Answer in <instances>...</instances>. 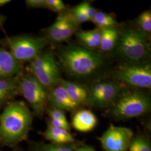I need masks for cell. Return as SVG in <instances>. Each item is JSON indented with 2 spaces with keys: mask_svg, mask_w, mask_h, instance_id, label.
Returning <instances> with one entry per match:
<instances>
[{
  "mask_svg": "<svg viewBox=\"0 0 151 151\" xmlns=\"http://www.w3.org/2000/svg\"><path fill=\"white\" fill-rule=\"evenodd\" d=\"M32 122V114L25 103H10L0 116V142L14 146L26 139Z\"/></svg>",
  "mask_w": 151,
  "mask_h": 151,
  "instance_id": "obj_1",
  "label": "cell"
},
{
  "mask_svg": "<svg viewBox=\"0 0 151 151\" xmlns=\"http://www.w3.org/2000/svg\"><path fill=\"white\" fill-rule=\"evenodd\" d=\"M60 58L67 73L77 78L96 74L106 62L101 53L77 45H69L61 49Z\"/></svg>",
  "mask_w": 151,
  "mask_h": 151,
  "instance_id": "obj_2",
  "label": "cell"
},
{
  "mask_svg": "<svg viewBox=\"0 0 151 151\" xmlns=\"http://www.w3.org/2000/svg\"><path fill=\"white\" fill-rule=\"evenodd\" d=\"M109 108V115L114 119H131L150 111L151 97L148 93L137 88H122Z\"/></svg>",
  "mask_w": 151,
  "mask_h": 151,
  "instance_id": "obj_3",
  "label": "cell"
},
{
  "mask_svg": "<svg viewBox=\"0 0 151 151\" xmlns=\"http://www.w3.org/2000/svg\"><path fill=\"white\" fill-rule=\"evenodd\" d=\"M149 37L139 29L124 27L119 30L115 53L127 63L143 62L150 56Z\"/></svg>",
  "mask_w": 151,
  "mask_h": 151,
  "instance_id": "obj_4",
  "label": "cell"
},
{
  "mask_svg": "<svg viewBox=\"0 0 151 151\" xmlns=\"http://www.w3.org/2000/svg\"><path fill=\"white\" fill-rule=\"evenodd\" d=\"M29 69L45 88L53 87L61 80L60 67L50 50L40 52L32 60Z\"/></svg>",
  "mask_w": 151,
  "mask_h": 151,
  "instance_id": "obj_5",
  "label": "cell"
},
{
  "mask_svg": "<svg viewBox=\"0 0 151 151\" xmlns=\"http://www.w3.org/2000/svg\"><path fill=\"white\" fill-rule=\"evenodd\" d=\"M19 91L29 104L34 114L38 116H43L48 103L47 88L34 77L27 75L19 80Z\"/></svg>",
  "mask_w": 151,
  "mask_h": 151,
  "instance_id": "obj_6",
  "label": "cell"
},
{
  "mask_svg": "<svg viewBox=\"0 0 151 151\" xmlns=\"http://www.w3.org/2000/svg\"><path fill=\"white\" fill-rule=\"evenodd\" d=\"M48 42L47 38L30 37H19L9 39L7 41L9 52L20 63L34 59Z\"/></svg>",
  "mask_w": 151,
  "mask_h": 151,
  "instance_id": "obj_7",
  "label": "cell"
},
{
  "mask_svg": "<svg viewBox=\"0 0 151 151\" xmlns=\"http://www.w3.org/2000/svg\"><path fill=\"white\" fill-rule=\"evenodd\" d=\"M115 77L132 86L151 88V65L145 62L120 65L115 70Z\"/></svg>",
  "mask_w": 151,
  "mask_h": 151,
  "instance_id": "obj_8",
  "label": "cell"
},
{
  "mask_svg": "<svg viewBox=\"0 0 151 151\" xmlns=\"http://www.w3.org/2000/svg\"><path fill=\"white\" fill-rule=\"evenodd\" d=\"M133 137L129 128L110 124L99 140L104 151H128Z\"/></svg>",
  "mask_w": 151,
  "mask_h": 151,
  "instance_id": "obj_9",
  "label": "cell"
},
{
  "mask_svg": "<svg viewBox=\"0 0 151 151\" xmlns=\"http://www.w3.org/2000/svg\"><path fill=\"white\" fill-rule=\"evenodd\" d=\"M77 25L70 12H62L47 29V35L55 43L67 41L77 32Z\"/></svg>",
  "mask_w": 151,
  "mask_h": 151,
  "instance_id": "obj_10",
  "label": "cell"
},
{
  "mask_svg": "<svg viewBox=\"0 0 151 151\" xmlns=\"http://www.w3.org/2000/svg\"><path fill=\"white\" fill-rule=\"evenodd\" d=\"M122 87L116 82H104L103 90L96 96L87 101V104L95 108L109 107L118 96Z\"/></svg>",
  "mask_w": 151,
  "mask_h": 151,
  "instance_id": "obj_11",
  "label": "cell"
},
{
  "mask_svg": "<svg viewBox=\"0 0 151 151\" xmlns=\"http://www.w3.org/2000/svg\"><path fill=\"white\" fill-rule=\"evenodd\" d=\"M48 101L52 107L72 111L78 108L68 97L64 87L59 82L48 93Z\"/></svg>",
  "mask_w": 151,
  "mask_h": 151,
  "instance_id": "obj_12",
  "label": "cell"
},
{
  "mask_svg": "<svg viewBox=\"0 0 151 151\" xmlns=\"http://www.w3.org/2000/svg\"><path fill=\"white\" fill-rule=\"evenodd\" d=\"M22 70V64L14 58L11 53L0 47V79L14 78Z\"/></svg>",
  "mask_w": 151,
  "mask_h": 151,
  "instance_id": "obj_13",
  "label": "cell"
},
{
  "mask_svg": "<svg viewBox=\"0 0 151 151\" xmlns=\"http://www.w3.org/2000/svg\"><path fill=\"white\" fill-rule=\"evenodd\" d=\"M97 123V118L91 111L82 109L74 115L72 120V125L75 129L78 131L87 132L93 129Z\"/></svg>",
  "mask_w": 151,
  "mask_h": 151,
  "instance_id": "obj_14",
  "label": "cell"
},
{
  "mask_svg": "<svg viewBox=\"0 0 151 151\" xmlns=\"http://www.w3.org/2000/svg\"><path fill=\"white\" fill-rule=\"evenodd\" d=\"M60 83L64 87L68 97L78 107L87 104L88 91L86 88L78 83L61 80Z\"/></svg>",
  "mask_w": 151,
  "mask_h": 151,
  "instance_id": "obj_15",
  "label": "cell"
},
{
  "mask_svg": "<svg viewBox=\"0 0 151 151\" xmlns=\"http://www.w3.org/2000/svg\"><path fill=\"white\" fill-rule=\"evenodd\" d=\"M45 139L55 144H68L76 142L75 138L68 130L57 128L47 123V127L43 133Z\"/></svg>",
  "mask_w": 151,
  "mask_h": 151,
  "instance_id": "obj_16",
  "label": "cell"
},
{
  "mask_svg": "<svg viewBox=\"0 0 151 151\" xmlns=\"http://www.w3.org/2000/svg\"><path fill=\"white\" fill-rule=\"evenodd\" d=\"M77 143L55 144L43 142H31L26 151H75L78 146Z\"/></svg>",
  "mask_w": 151,
  "mask_h": 151,
  "instance_id": "obj_17",
  "label": "cell"
},
{
  "mask_svg": "<svg viewBox=\"0 0 151 151\" xmlns=\"http://www.w3.org/2000/svg\"><path fill=\"white\" fill-rule=\"evenodd\" d=\"M19 91V80L14 78L0 79V105Z\"/></svg>",
  "mask_w": 151,
  "mask_h": 151,
  "instance_id": "obj_18",
  "label": "cell"
},
{
  "mask_svg": "<svg viewBox=\"0 0 151 151\" xmlns=\"http://www.w3.org/2000/svg\"><path fill=\"white\" fill-rule=\"evenodd\" d=\"M101 35L99 48L104 52H108L115 48L117 43L119 30L115 27L101 29Z\"/></svg>",
  "mask_w": 151,
  "mask_h": 151,
  "instance_id": "obj_19",
  "label": "cell"
},
{
  "mask_svg": "<svg viewBox=\"0 0 151 151\" xmlns=\"http://www.w3.org/2000/svg\"><path fill=\"white\" fill-rule=\"evenodd\" d=\"M76 34L85 47L92 50L99 48L101 35V29H96L89 31H80Z\"/></svg>",
  "mask_w": 151,
  "mask_h": 151,
  "instance_id": "obj_20",
  "label": "cell"
},
{
  "mask_svg": "<svg viewBox=\"0 0 151 151\" xmlns=\"http://www.w3.org/2000/svg\"><path fill=\"white\" fill-rule=\"evenodd\" d=\"M128 151H151V140L146 135L139 134L133 137Z\"/></svg>",
  "mask_w": 151,
  "mask_h": 151,
  "instance_id": "obj_21",
  "label": "cell"
},
{
  "mask_svg": "<svg viewBox=\"0 0 151 151\" xmlns=\"http://www.w3.org/2000/svg\"><path fill=\"white\" fill-rule=\"evenodd\" d=\"M92 22H93L100 29L115 27L117 25V22L113 16L101 11H97Z\"/></svg>",
  "mask_w": 151,
  "mask_h": 151,
  "instance_id": "obj_22",
  "label": "cell"
},
{
  "mask_svg": "<svg viewBox=\"0 0 151 151\" xmlns=\"http://www.w3.org/2000/svg\"><path fill=\"white\" fill-rule=\"evenodd\" d=\"M137 22L139 30L145 33L151 31V13L150 11H145L138 17Z\"/></svg>",
  "mask_w": 151,
  "mask_h": 151,
  "instance_id": "obj_23",
  "label": "cell"
},
{
  "mask_svg": "<svg viewBox=\"0 0 151 151\" xmlns=\"http://www.w3.org/2000/svg\"><path fill=\"white\" fill-rule=\"evenodd\" d=\"M47 111L49 117V119L50 120L67 122L64 110H63L52 107L47 109Z\"/></svg>",
  "mask_w": 151,
  "mask_h": 151,
  "instance_id": "obj_24",
  "label": "cell"
},
{
  "mask_svg": "<svg viewBox=\"0 0 151 151\" xmlns=\"http://www.w3.org/2000/svg\"><path fill=\"white\" fill-rule=\"evenodd\" d=\"M47 9L55 12H62L66 9L64 2L61 0H45Z\"/></svg>",
  "mask_w": 151,
  "mask_h": 151,
  "instance_id": "obj_25",
  "label": "cell"
},
{
  "mask_svg": "<svg viewBox=\"0 0 151 151\" xmlns=\"http://www.w3.org/2000/svg\"><path fill=\"white\" fill-rule=\"evenodd\" d=\"M77 6L86 15L88 21H92L93 17L97 12L96 9L93 7L91 5L87 2H82Z\"/></svg>",
  "mask_w": 151,
  "mask_h": 151,
  "instance_id": "obj_26",
  "label": "cell"
},
{
  "mask_svg": "<svg viewBox=\"0 0 151 151\" xmlns=\"http://www.w3.org/2000/svg\"><path fill=\"white\" fill-rule=\"evenodd\" d=\"M70 13H71L72 15L73 16V19H75L76 22L77 24L82 23V22L88 21V18H87L86 15L78 7V6H76V7H75L72 10V11H70Z\"/></svg>",
  "mask_w": 151,
  "mask_h": 151,
  "instance_id": "obj_27",
  "label": "cell"
},
{
  "mask_svg": "<svg viewBox=\"0 0 151 151\" xmlns=\"http://www.w3.org/2000/svg\"><path fill=\"white\" fill-rule=\"evenodd\" d=\"M48 123L49 124H50L51 125L55 127L63 129L68 130L69 132L70 131V126L68 121L67 122H63V121L54 120L49 119Z\"/></svg>",
  "mask_w": 151,
  "mask_h": 151,
  "instance_id": "obj_28",
  "label": "cell"
},
{
  "mask_svg": "<svg viewBox=\"0 0 151 151\" xmlns=\"http://www.w3.org/2000/svg\"><path fill=\"white\" fill-rule=\"evenodd\" d=\"M25 2L27 6L32 8L47 9L45 0H27Z\"/></svg>",
  "mask_w": 151,
  "mask_h": 151,
  "instance_id": "obj_29",
  "label": "cell"
},
{
  "mask_svg": "<svg viewBox=\"0 0 151 151\" xmlns=\"http://www.w3.org/2000/svg\"><path fill=\"white\" fill-rule=\"evenodd\" d=\"M75 151H97L93 147L87 145H78Z\"/></svg>",
  "mask_w": 151,
  "mask_h": 151,
  "instance_id": "obj_30",
  "label": "cell"
},
{
  "mask_svg": "<svg viewBox=\"0 0 151 151\" xmlns=\"http://www.w3.org/2000/svg\"><path fill=\"white\" fill-rule=\"evenodd\" d=\"M11 1L10 0H0V7L5 5L6 4L10 3Z\"/></svg>",
  "mask_w": 151,
  "mask_h": 151,
  "instance_id": "obj_31",
  "label": "cell"
},
{
  "mask_svg": "<svg viewBox=\"0 0 151 151\" xmlns=\"http://www.w3.org/2000/svg\"><path fill=\"white\" fill-rule=\"evenodd\" d=\"M4 17L1 15H0V27L3 24V22H4Z\"/></svg>",
  "mask_w": 151,
  "mask_h": 151,
  "instance_id": "obj_32",
  "label": "cell"
},
{
  "mask_svg": "<svg viewBox=\"0 0 151 151\" xmlns=\"http://www.w3.org/2000/svg\"><path fill=\"white\" fill-rule=\"evenodd\" d=\"M22 151L20 148H15V149H14L12 151Z\"/></svg>",
  "mask_w": 151,
  "mask_h": 151,
  "instance_id": "obj_33",
  "label": "cell"
}]
</instances>
